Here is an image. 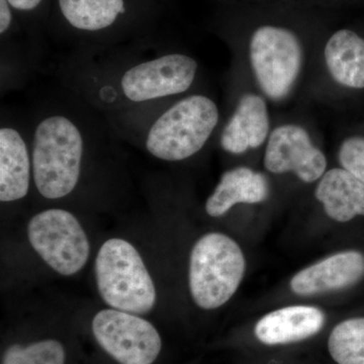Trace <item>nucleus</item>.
<instances>
[{
	"label": "nucleus",
	"mask_w": 364,
	"mask_h": 364,
	"mask_svg": "<svg viewBox=\"0 0 364 364\" xmlns=\"http://www.w3.org/2000/svg\"><path fill=\"white\" fill-rule=\"evenodd\" d=\"M83 136L70 119L45 117L36 127L33 140V174L41 195L49 200L68 196L80 176Z\"/></svg>",
	"instance_id": "1"
},
{
	"label": "nucleus",
	"mask_w": 364,
	"mask_h": 364,
	"mask_svg": "<svg viewBox=\"0 0 364 364\" xmlns=\"http://www.w3.org/2000/svg\"><path fill=\"white\" fill-rule=\"evenodd\" d=\"M220 112L212 98L189 95L168 107L146 136L148 152L165 161H181L203 149L219 124Z\"/></svg>",
	"instance_id": "2"
},
{
	"label": "nucleus",
	"mask_w": 364,
	"mask_h": 364,
	"mask_svg": "<svg viewBox=\"0 0 364 364\" xmlns=\"http://www.w3.org/2000/svg\"><path fill=\"white\" fill-rule=\"evenodd\" d=\"M248 58L263 97L279 104L296 90L305 64V50L293 31L265 25L256 28L251 36Z\"/></svg>",
	"instance_id": "3"
},
{
	"label": "nucleus",
	"mask_w": 364,
	"mask_h": 364,
	"mask_svg": "<svg viewBox=\"0 0 364 364\" xmlns=\"http://www.w3.org/2000/svg\"><path fill=\"white\" fill-rule=\"evenodd\" d=\"M246 269L241 248L221 233L205 235L198 242L189 261V289L200 308L214 310L236 293Z\"/></svg>",
	"instance_id": "4"
},
{
	"label": "nucleus",
	"mask_w": 364,
	"mask_h": 364,
	"mask_svg": "<svg viewBox=\"0 0 364 364\" xmlns=\"http://www.w3.org/2000/svg\"><path fill=\"white\" fill-rule=\"evenodd\" d=\"M95 274L100 296L116 310L145 314L154 306V282L140 254L129 242H105L95 260Z\"/></svg>",
	"instance_id": "5"
},
{
	"label": "nucleus",
	"mask_w": 364,
	"mask_h": 364,
	"mask_svg": "<svg viewBox=\"0 0 364 364\" xmlns=\"http://www.w3.org/2000/svg\"><path fill=\"white\" fill-rule=\"evenodd\" d=\"M28 239L42 259L62 275L78 272L90 256L85 230L71 213L44 210L28 223Z\"/></svg>",
	"instance_id": "6"
},
{
	"label": "nucleus",
	"mask_w": 364,
	"mask_h": 364,
	"mask_svg": "<svg viewBox=\"0 0 364 364\" xmlns=\"http://www.w3.org/2000/svg\"><path fill=\"white\" fill-rule=\"evenodd\" d=\"M98 343L121 364H152L161 338L148 321L119 310H102L92 321Z\"/></svg>",
	"instance_id": "7"
},
{
	"label": "nucleus",
	"mask_w": 364,
	"mask_h": 364,
	"mask_svg": "<svg viewBox=\"0 0 364 364\" xmlns=\"http://www.w3.org/2000/svg\"><path fill=\"white\" fill-rule=\"evenodd\" d=\"M198 63L186 54H167L124 72L121 90L132 102H146L181 95L195 82Z\"/></svg>",
	"instance_id": "8"
},
{
	"label": "nucleus",
	"mask_w": 364,
	"mask_h": 364,
	"mask_svg": "<svg viewBox=\"0 0 364 364\" xmlns=\"http://www.w3.org/2000/svg\"><path fill=\"white\" fill-rule=\"evenodd\" d=\"M264 166L273 174L294 173L299 181L313 183L327 171V158L305 127L287 123L275 127L268 136Z\"/></svg>",
	"instance_id": "9"
},
{
	"label": "nucleus",
	"mask_w": 364,
	"mask_h": 364,
	"mask_svg": "<svg viewBox=\"0 0 364 364\" xmlns=\"http://www.w3.org/2000/svg\"><path fill=\"white\" fill-rule=\"evenodd\" d=\"M272 133L267 98L247 92L238 100L233 114L225 124L220 144L230 154L240 155L267 144Z\"/></svg>",
	"instance_id": "10"
},
{
	"label": "nucleus",
	"mask_w": 364,
	"mask_h": 364,
	"mask_svg": "<svg viewBox=\"0 0 364 364\" xmlns=\"http://www.w3.org/2000/svg\"><path fill=\"white\" fill-rule=\"evenodd\" d=\"M363 277V254L346 251L296 273L291 280V289L299 296H316L354 286Z\"/></svg>",
	"instance_id": "11"
},
{
	"label": "nucleus",
	"mask_w": 364,
	"mask_h": 364,
	"mask_svg": "<svg viewBox=\"0 0 364 364\" xmlns=\"http://www.w3.org/2000/svg\"><path fill=\"white\" fill-rule=\"evenodd\" d=\"M324 324V313L318 308L293 306L261 318L254 332L261 343L284 345L310 338L320 332Z\"/></svg>",
	"instance_id": "12"
},
{
	"label": "nucleus",
	"mask_w": 364,
	"mask_h": 364,
	"mask_svg": "<svg viewBox=\"0 0 364 364\" xmlns=\"http://www.w3.org/2000/svg\"><path fill=\"white\" fill-rule=\"evenodd\" d=\"M269 196L267 177L249 167H237L224 172L214 193L205 203L210 217L219 218L239 203H260Z\"/></svg>",
	"instance_id": "13"
},
{
	"label": "nucleus",
	"mask_w": 364,
	"mask_h": 364,
	"mask_svg": "<svg viewBox=\"0 0 364 364\" xmlns=\"http://www.w3.org/2000/svg\"><path fill=\"white\" fill-rule=\"evenodd\" d=\"M324 62L337 85L364 90V39L358 33L348 28L333 33L326 42Z\"/></svg>",
	"instance_id": "14"
},
{
	"label": "nucleus",
	"mask_w": 364,
	"mask_h": 364,
	"mask_svg": "<svg viewBox=\"0 0 364 364\" xmlns=\"http://www.w3.org/2000/svg\"><path fill=\"white\" fill-rule=\"evenodd\" d=\"M315 196L334 221L346 223L364 215V183L343 168L326 171Z\"/></svg>",
	"instance_id": "15"
},
{
	"label": "nucleus",
	"mask_w": 364,
	"mask_h": 364,
	"mask_svg": "<svg viewBox=\"0 0 364 364\" xmlns=\"http://www.w3.org/2000/svg\"><path fill=\"white\" fill-rule=\"evenodd\" d=\"M31 160L28 146L18 130L0 129V200L16 202L28 195Z\"/></svg>",
	"instance_id": "16"
},
{
	"label": "nucleus",
	"mask_w": 364,
	"mask_h": 364,
	"mask_svg": "<svg viewBox=\"0 0 364 364\" xmlns=\"http://www.w3.org/2000/svg\"><path fill=\"white\" fill-rule=\"evenodd\" d=\"M59 6L73 28L87 32L109 28L126 11L124 0H59Z\"/></svg>",
	"instance_id": "17"
},
{
	"label": "nucleus",
	"mask_w": 364,
	"mask_h": 364,
	"mask_svg": "<svg viewBox=\"0 0 364 364\" xmlns=\"http://www.w3.org/2000/svg\"><path fill=\"white\" fill-rule=\"evenodd\" d=\"M328 348L338 364H364V318H349L333 329Z\"/></svg>",
	"instance_id": "18"
},
{
	"label": "nucleus",
	"mask_w": 364,
	"mask_h": 364,
	"mask_svg": "<svg viewBox=\"0 0 364 364\" xmlns=\"http://www.w3.org/2000/svg\"><path fill=\"white\" fill-rule=\"evenodd\" d=\"M63 346L55 340L37 342L28 347L11 346L2 364H64Z\"/></svg>",
	"instance_id": "19"
},
{
	"label": "nucleus",
	"mask_w": 364,
	"mask_h": 364,
	"mask_svg": "<svg viewBox=\"0 0 364 364\" xmlns=\"http://www.w3.org/2000/svg\"><path fill=\"white\" fill-rule=\"evenodd\" d=\"M338 160L342 168L364 183V136L345 139L339 147Z\"/></svg>",
	"instance_id": "20"
},
{
	"label": "nucleus",
	"mask_w": 364,
	"mask_h": 364,
	"mask_svg": "<svg viewBox=\"0 0 364 364\" xmlns=\"http://www.w3.org/2000/svg\"><path fill=\"white\" fill-rule=\"evenodd\" d=\"M13 14H11V4L7 0H0V33L4 35L7 32L11 25Z\"/></svg>",
	"instance_id": "21"
},
{
	"label": "nucleus",
	"mask_w": 364,
	"mask_h": 364,
	"mask_svg": "<svg viewBox=\"0 0 364 364\" xmlns=\"http://www.w3.org/2000/svg\"><path fill=\"white\" fill-rule=\"evenodd\" d=\"M11 7L18 11H33L39 6L42 0H7Z\"/></svg>",
	"instance_id": "22"
}]
</instances>
